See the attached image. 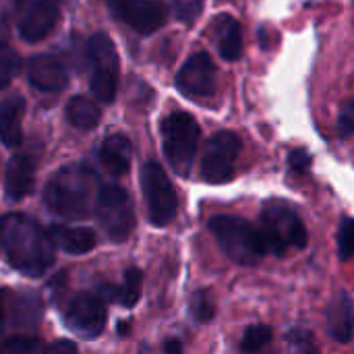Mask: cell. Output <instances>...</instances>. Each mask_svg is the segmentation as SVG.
I'll use <instances>...</instances> for the list:
<instances>
[{
  "label": "cell",
  "mask_w": 354,
  "mask_h": 354,
  "mask_svg": "<svg viewBox=\"0 0 354 354\" xmlns=\"http://www.w3.org/2000/svg\"><path fill=\"white\" fill-rule=\"evenodd\" d=\"M95 195V176L87 166L60 168L48 183L46 205L60 218H85Z\"/></svg>",
  "instance_id": "7a4b0ae2"
},
{
  "label": "cell",
  "mask_w": 354,
  "mask_h": 354,
  "mask_svg": "<svg viewBox=\"0 0 354 354\" xmlns=\"http://www.w3.org/2000/svg\"><path fill=\"white\" fill-rule=\"evenodd\" d=\"M176 87L187 97H212L218 87V71L212 56L207 52L193 54L176 73Z\"/></svg>",
  "instance_id": "8fae6325"
},
{
  "label": "cell",
  "mask_w": 354,
  "mask_h": 354,
  "mask_svg": "<svg viewBox=\"0 0 354 354\" xmlns=\"http://www.w3.org/2000/svg\"><path fill=\"white\" fill-rule=\"evenodd\" d=\"M112 15L141 35L158 31L166 21L164 0H108Z\"/></svg>",
  "instance_id": "7c38bea8"
},
{
  "label": "cell",
  "mask_w": 354,
  "mask_h": 354,
  "mask_svg": "<svg viewBox=\"0 0 354 354\" xmlns=\"http://www.w3.org/2000/svg\"><path fill=\"white\" fill-rule=\"evenodd\" d=\"M0 241L8 263L25 276H41L54 263L52 236L25 214H6L0 218Z\"/></svg>",
  "instance_id": "6da1fadb"
},
{
  "label": "cell",
  "mask_w": 354,
  "mask_h": 354,
  "mask_svg": "<svg viewBox=\"0 0 354 354\" xmlns=\"http://www.w3.org/2000/svg\"><path fill=\"white\" fill-rule=\"evenodd\" d=\"M27 77L35 89L48 91V93H56L64 89L68 83V73L64 64L56 56H50V54L33 56L27 64Z\"/></svg>",
  "instance_id": "9a60e30c"
},
{
  "label": "cell",
  "mask_w": 354,
  "mask_h": 354,
  "mask_svg": "<svg viewBox=\"0 0 354 354\" xmlns=\"http://www.w3.org/2000/svg\"><path fill=\"white\" fill-rule=\"evenodd\" d=\"M4 322H6V290H0V334L4 330Z\"/></svg>",
  "instance_id": "836d02e7"
},
{
  "label": "cell",
  "mask_w": 354,
  "mask_h": 354,
  "mask_svg": "<svg viewBox=\"0 0 354 354\" xmlns=\"http://www.w3.org/2000/svg\"><path fill=\"white\" fill-rule=\"evenodd\" d=\"M19 33L25 41L44 39L58 21V0H17Z\"/></svg>",
  "instance_id": "4fadbf2b"
},
{
  "label": "cell",
  "mask_w": 354,
  "mask_h": 354,
  "mask_svg": "<svg viewBox=\"0 0 354 354\" xmlns=\"http://www.w3.org/2000/svg\"><path fill=\"white\" fill-rule=\"evenodd\" d=\"M338 255L342 261L354 257V218H344L338 230Z\"/></svg>",
  "instance_id": "484cf974"
},
{
  "label": "cell",
  "mask_w": 354,
  "mask_h": 354,
  "mask_svg": "<svg viewBox=\"0 0 354 354\" xmlns=\"http://www.w3.org/2000/svg\"><path fill=\"white\" fill-rule=\"evenodd\" d=\"M218 247L239 266L255 268L268 253L263 234L257 226L239 216H214L207 222Z\"/></svg>",
  "instance_id": "3957f363"
},
{
  "label": "cell",
  "mask_w": 354,
  "mask_h": 354,
  "mask_svg": "<svg viewBox=\"0 0 354 354\" xmlns=\"http://www.w3.org/2000/svg\"><path fill=\"white\" fill-rule=\"evenodd\" d=\"M106 305L104 301L93 295V292H81L77 295L64 315V322L68 326V330L85 340H93L97 338L104 328H106Z\"/></svg>",
  "instance_id": "30bf717a"
},
{
  "label": "cell",
  "mask_w": 354,
  "mask_h": 354,
  "mask_svg": "<svg viewBox=\"0 0 354 354\" xmlns=\"http://www.w3.org/2000/svg\"><path fill=\"white\" fill-rule=\"evenodd\" d=\"M288 164L297 172H307L311 168V156H309L307 149H295L288 156Z\"/></svg>",
  "instance_id": "f1b7e54d"
},
{
  "label": "cell",
  "mask_w": 354,
  "mask_h": 354,
  "mask_svg": "<svg viewBox=\"0 0 354 354\" xmlns=\"http://www.w3.org/2000/svg\"><path fill=\"white\" fill-rule=\"evenodd\" d=\"M39 317V305L35 299L31 297H25V299H19L17 305H15V319L19 326H29V324H35Z\"/></svg>",
  "instance_id": "4316f807"
},
{
  "label": "cell",
  "mask_w": 354,
  "mask_h": 354,
  "mask_svg": "<svg viewBox=\"0 0 354 354\" xmlns=\"http://www.w3.org/2000/svg\"><path fill=\"white\" fill-rule=\"evenodd\" d=\"M286 342H290L299 351H313V346H311V334L305 332V330H292V332H288L286 334Z\"/></svg>",
  "instance_id": "f546056e"
},
{
  "label": "cell",
  "mask_w": 354,
  "mask_h": 354,
  "mask_svg": "<svg viewBox=\"0 0 354 354\" xmlns=\"http://www.w3.org/2000/svg\"><path fill=\"white\" fill-rule=\"evenodd\" d=\"M89 62H91V91L93 95L110 104L116 97L120 60L116 46L106 33H95L89 39Z\"/></svg>",
  "instance_id": "52a82bcc"
},
{
  "label": "cell",
  "mask_w": 354,
  "mask_h": 354,
  "mask_svg": "<svg viewBox=\"0 0 354 354\" xmlns=\"http://www.w3.org/2000/svg\"><path fill=\"white\" fill-rule=\"evenodd\" d=\"M0 351L8 354H29L41 351V344L35 338H25V336H17V338H8L6 342L0 344Z\"/></svg>",
  "instance_id": "83f0119b"
},
{
  "label": "cell",
  "mask_w": 354,
  "mask_h": 354,
  "mask_svg": "<svg viewBox=\"0 0 354 354\" xmlns=\"http://www.w3.org/2000/svg\"><path fill=\"white\" fill-rule=\"evenodd\" d=\"M35 170H37V153H33L31 149L12 156L6 166V176H4L6 197L15 201L27 197L33 191Z\"/></svg>",
  "instance_id": "5bb4252c"
},
{
  "label": "cell",
  "mask_w": 354,
  "mask_h": 354,
  "mask_svg": "<svg viewBox=\"0 0 354 354\" xmlns=\"http://www.w3.org/2000/svg\"><path fill=\"white\" fill-rule=\"evenodd\" d=\"M95 212L114 243H122L135 228V214L129 193L118 185H106L95 197Z\"/></svg>",
  "instance_id": "ba28073f"
},
{
  "label": "cell",
  "mask_w": 354,
  "mask_h": 354,
  "mask_svg": "<svg viewBox=\"0 0 354 354\" xmlns=\"http://www.w3.org/2000/svg\"><path fill=\"white\" fill-rule=\"evenodd\" d=\"M216 27V39H218V50L222 58L226 60H239L243 54V29L241 23L230 17V15H220L214 21Z\"/></svg>",
  "instance_id": "ffe728a7"
},
{
  "label": "cell",
  "mask_w": 354,
  "mask_h": 354,
  "mask_svg": "<svg viewBox=\"0 0 354 354\" xmlns=\"http://www.w3.org/2000/svg\"><path fill=\"white\" fill-rule=\"evenodd\" d=\"M50 236H52V241H54V245L58 249H62L64 253H71V255L89 253L97 243L95 232L91 228H85V226L54 224L52 230H50Z\"/></svg>",
  "instance_id": "ac0fdd59"
},
{
  "label": "cell",
  "mask_w": 354,
  "mask_h": 354,
  "mask_svg": "<svg viewBox=\"0 0 354 354\" xmlns=\"http://www.w3.org/2000/svg\"><path fill=\"white\" fill-rule=\"evenodd\" d=\"M272 328L268 326H251L241 342V351L243 353H257L261 348H266L272 342Z\"/></svg>",
  "instance_id": "603a6c76"
},
{
  "label": "cell",
  "mask_w": 354,
  "mask_h": 354,
  "mask_svg": "<svg viewBox=\"0 0 354 354\" xmlns=\"http://www.w3.org/2000/svg\"><path fill=\"white\" fill-rule=\"evenodd\" d=\"M131 156H133V147L124 135H110L100 147V162L114 176H122L129 172Z\"/></svg>",
  "instance_id": "d6986e66"
},
{
  "label": "cell",
  "mask_w": 354,
  "mask_h": 354,
  "mask_svg": "<svg viewBox=\"0 0 354 354\" xmlns=\"http://www.w3.org/2000/svg\"><path fill=\"white\" fill-rule=\"evenodd\" d=\"M338 131H340V137L342 139H348L354 135V114H342L340 120H338Z\"/></svg>",
  "instance_id": "1f68e13d"
},
{
  "label": "cell",
  "mask_w": 354,
  "mask_h": 354,
  "mask_svg": "<svg viewBox=\"0 0 354 354\" xmlns=\"http://www.w3.org/2000/svg\"><path fill=\"white\" fill-rule=\"evenodd\" d=\"M164 351H166V353H180V351H183V346H180V342L170 340V342H166V344H164Z\"/></svg>",
  "instance_id": "e575fe53"
},
{
  "label": "cell",
  "mask_w": 354,
  "mask_h": 354,
  "mask_svg": "<svg viewBox=\"0 0 354 354\" xmlns=\"http://www.w3.org/2000/svg\"><path fill=\"white\" fill-rule=\"evenodd\" d=\"M191 313L197 322L205 324L214 317L216 307H214V299L209 295V290H197L191 297Z\"/></svg>",
  "instance_id": "cb8c5ba5"
},
{
  "label": "cell",
  "mask_w": 354,
  "mask_h": 354,
  "mask_svg": "<svg viewBox=\"0 0 354 354\" xmlns=\"http://www.w3.org/2000/svg\"><path fill=\"white\" fill-rule=\"evenodd\" d=\"M112 297H116L122 307H129V309L135 307L137 301L141 299V272L137 268L127 270L122 286L118 290H114Z\"/></svg>",
  "instance_id": "7402d4cb"
},
{
  "label": "cell",
  "mask_w": 354,
  "mask_h": 354,
  "mask_svg": "<svg viewBox=\"0 0 354 354\" xmlns=\"http://www.w3.org/2000/svg\"><path fill=\"white\" fill-rule=\"evenodd\" d=\"M25 100L21 95H8L0 102V141L6 147H17L23 139Z\"/></svg>",
  "instance_id": "e0dca14e"
},
{
  "label": "cell",
  "mask_w": 354,
  "mask_h": 354,
  "mask_svg": "<svg viewBox=\"0 0 354 354\" xmlns=\"http://www.w3.org/2000/svg\"><path fill=\"white\" fill-rule=\"evenodd\" d=\"M351 114H354V100H353V104H351Z\"/></svg>",
  "instance_id": "d590c367"
},
{
  "label": "cell",
  "mask_w": 354,
  "mask_h": 354,
  "mask_svg": "<svg viewBox=\"0 0 354 354\" xmlns=\"http://www.w3.org/2000/svg\"><path fill=\"white\" fill-rule=\"evenodd\" d=\"M328 332L340 342L348 344L354 338V301L348 292H338L328 307Z\"/></svg>",
  "instance_id": "2e32d148"
},
{
  "label": "cell",
  "mask_w": 354,
  "mask_h": 354,
  "mask_svg": "<svg viewBox=\"0 0 354 354\" xmlns=\"http://www.w3.org/2000/svg\"><path fill=\"white\" fill-rule=\"evenodd\" d=\"M241 137L232 131H218L205 143V153L201 160V176L205 183L224 185L232 180L236 158L241 153Z\"/></svg>",
  "instance_id": "9c48e42d"
},
{
  "label": "cell",
  "mask_w": 354,
  "mask_h": 354,
  "mask_svg": "<svg viewBox=\"0 0 354 354\" xmlns=\"http://www.w3.org/2000/svg\"><path fill=\"white\" fill-rule=\"evenodd\" d=\"M141 189L147 203V216L153 226H166L178 209L176 191L158 162H147L141 170Z\"/></svg>",
  "instance_id": "8992f818"
},
{
  "label": "cell",
  "mask_w": 354,
  "mask_h": 354,
  "mask_svg": "<svg viewBox=\"0 0 354 354\" xmlns=\"http://www.w3.org/2000/svg\"><path fill=\"white\" fill-rule=\"evenodd\" d=\"M66 118L68 122L79 129V131H91L93 127H97L100 118H102V108L83 95H77L68 102L66 106Z\"/></svg>",
  "instance_id": "44dd1931"
},
{
  "label": "cell",
  "mask_w": 354,
  "mask_h": 354,
  "mask_svg": "<svg viewBox=\"0 0 354 354\" xmlns=\"http://www.w3.org/2000/svg\"><path fill=\"white\" fill-rule=\"evenodd\" d=\"M259 230L268 251L282 257L292 249L307 247V228L295 207L286 201H268L261 209Z\"/></svg>",
  "instance_id": "277c9868"
},
{
  "label": "cell",
  "mask_w": 354,
  "mask_h": 354,
  "mask_svg": "<svg viewBox=\"0 0 354 354\" xmlns=\"http://www.w3.org/2000/svg\"><path fill=\"white\" fill-rule=\"evenodd\" d=\"M199 137H201V129L197 120L187 112H172L162 122L164 153L170 166L180 176H189L193 168Z\"/></svg>",
  "instance_id": "5b68a950"
},
{
  "label": "cell",
  "mask_w": 354,
  "mask_h": 354,
  "mask_svg": "<svg viewBox=\"0 0 354 354\" xmlns=\"http://www.w3.org/2000/svg\"><path fill=\"white\" fill-rule=\"evenodd\" d=\"M201 10V0L195 2H176V17L183 21H193Z\"/></svg>",
  "instance_id": "4dcf8cb0"
},
{
  "label": "cell",
  "mask_w": 354,
  "mask_h": 354,
  "mask_svg": "<svg viewBox=\"0 0 354 354\" xmlns=\"http://www.w3.org/2000/svg\"><path fill=\"white\" fill-rule=\"evenodd\" d=\"M19 71V56L15 50L0 46V89L8 87Z\"/></svg>",
  "instance_id": "d4e9b609"
},
{
  "label": "cell",
  "mask_w": 354,
  "mask_h": 354,
  "mask_svg": "<svg viewBox=\"0 0 354 354\" xmlns=\"http://www.w3.org/2000/svg\"><path fill=\"white\" fill-rule=\"evenodd\" d=\"M46 351H48V353H75V351H77V346H75L73 342H66V340H58V342L50 344V346H48Z\"/></svg>",
  "instance_id": "d6a6232c"
}]
</instances>
